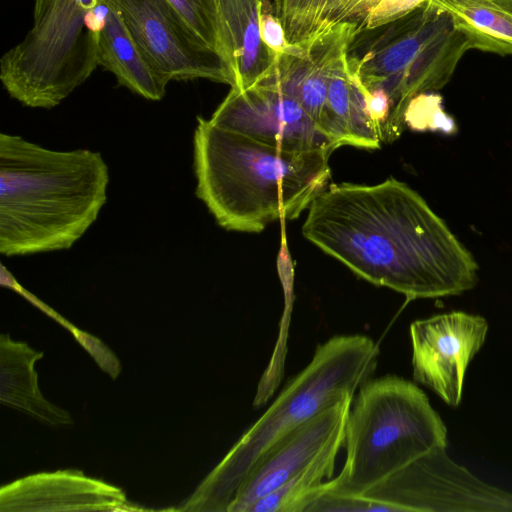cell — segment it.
<instances>
[{"mask_svg": "<svg viewBox=\"0 0 512 512\" xmlns=\"http://www.w3.org/2000/svg\"><path fill=\"white\" fill-rule=\"evenodd\" d=\"M488 322L479 315L453 311L416 320L410 325L415 382L457 407L467 367L482 348Z\"/></svg>", "mask_w": 512, "mask_h": 512, "instance_id": "obj_11", "label": "cell"}, {"mask_svg": "<svg viewBox=\"0 0 512 512\" xmlns=\"http://www.w3.org/2000/svg\"><path fill=\"white\" fill-rule=\"evenodd\" d=\"M450 16L469 49L512 55V13L493 0H427Z\"/></svg>", "mask_w": 512, "mask_h": 512, "instance_id": "obj_20", "label": "cell"}, {"mask_svg": "<svg viewBox=\"0 0 512 512\" xmlns=\"http://www.w3.org/2000/svg\"><path fill=\"white\" fill-rule=\"evenodd\" d=\"M339 450H333L316 460L291 480L258 499L249 512H304L313 493L330 480Z\"/></svg>", "mask_w": 512, "mask_h": 512, "instance_id": "obj_21", "label": "cell"}, {"mask_svg": "<svg viewBox=\"0 0 512 512\" xmlns=\"http://www.w3.org/2000/svg\"><path fill=\"white\" fill-rule=\"evenodd\" d=\"M405 125L416 131L454 135L458 128L455 120L441 106V98L434 92L414 97L405 112Z\"/></svg>", "mask_w": 512, "mask_h": 512, "instance_id": "obj_22", "label": "cell"}, {"mask_svg": "<svg viewBox=\"0 0 512 512\" xmlns=\"http://www.w3.org/2000/svg\"><path fill=\"white\" fill-rule=\"evenodd\" d=\"M99 0H54L24 38L0 59V80L25 106L51 109L98 65L87 24Z\"/></svg>", "mask_w": 512, "mask_h": 512, "instance_id": "obj_7", "label": "cell"}, {"mask_svg": "<svg viewBox=\"0 0 512 512\" xmlns=\"http://www.w3.org/2000/svg\"><path fill=\"white\" fill-rule=\"evenodd\" d=\"M347 419L344 465L315 492L357 496L420 456L447 446V428L427 395L398 376L369 379Z\"/></svg>", "mask_w": 512, "mask_h": 512, "instance_id": "obj_6", "label": "cell"}, {"mask_svg": "<svg viewBox=\"0 0 512 512\" xmlns=\"http://www.w3.org/2000/svg\"><path fill=\"white\" fill-rule=\"evenodd\" d=\"M331 154L280 149L198 117L196 195L222 228L259 233L309 208L328 186Z\"/></svg>", "mask_w": 512, "mask_h": 512, "instance_id": "obj_3", "label": "cell"}, {"mask_svg": "<svg viewBox=\"0 0 512 512\" xmlns=\"http://www.w3.org/2000/svg\"><path fill=\"white\" fill-rule=\"evenodd\" d=\"M467 50L450 16L428 1L392 21L356 30L346 54L349 71L363 89L381 90L391 102L383 142L402 134L411 100L442 89Z\"/></svg>", "mask_w": 512, "mask_h": 512, "instance_id": "obj_5", "label": "cell"}, {"mask_svg": "<svg viewBox=\"0 0 512 512\" xmlns=\"http://www.w3.org/2000/svg\"><path fill=\"white\" fill-rule=\"evenodd\" d=\"M76 341L88 352L99 368L116 379L121 373V363L114 352L99 338L78 329L76 326L70 331Z\"/></svg>", "mask_w": 512, "mask_h": 512, "instance_id": "obj_24", "label": "cell"}, {"mask_svg": "<svg viewBox=\"0 0 512 512\" xmlns=\"http://www.w3.org/2000/svg\"><path fill=\"white\" fill-rule=\"evenodd\" d=\"M382 0H270L290 45L311 41L332 27L350 23L362 28Z\"/></svg>", "mask_w": 512, "mask_h": 512, "instance_id": "obj_19", "label": "cell"}, {"mask_svg": "<svg viewBox=\"0 0 512 512\" xmlns=\"http://www.w3.org/2000/svg\"><path fill=\"white\" fill-rule=\"evenodd\" d=\"M209 120L284 150L333 152L338 148L301 105L269 77L247 89L231 88Z\"/></svg>", "mask_w": 512, "mask_h": 512, "instance_id": "obj_10", "label": "cell"}, {"mask_svg": "<svg viewBox=\"0 0 512 512\" xmlns=\"http://www.w3.org/2000/svg\"><path fill=\"white\" fill-rule=\"evenodd\" d=\"M121 511L129 507L124 491L75 469L39 472L0 489V512Z\"/></svg>", "mask_w": 512, "mask_h": 512, "instance_id": "obj_13", "label": "cell"}, {"mask_svg": "<svg viewBox=\"0 0 512 512\" xmlns=\"http://www.w3.org/2000/svg\"><path fill=\"white\" fill-rule=\"evenodd\" d=\"M44 353L27 342L0 336V402L19 410L52 427L74 424L71 414L51 402L41 393L35 363Z\"/></svg>", "mask_w": 512, "mask_h": 512, "instance_id": "obj_17", "label": "cell"}, {"mask_svg": "<svg viewBox=\"0 0 512 512\" xmlns=\"http://www.w3.org/2000/svg\"><path fill=\"white\" fill-rule=\"evenodd\" d=\"M356 30L353 24L341 23L307 43L290 45L278 56L273 72L267 76L294 98L317 126L330 78L346 55Z\"/></svg>", "mask_w": 512, "mask_h": 512, "instance_id": "obj_14", "label": "cell"}, {"mask_svg": "<svg viewBox=\"0 0 512 512\" xmlns=\"http://www.w3.org/2000/svg\"><path fill=\"white\" fill-rule=\"evenodd\" d=\"M261 35L265 44L276 54H284L290 47L280 20L272 12L269 1L263 2L261 13Z\"/></svg>", "mask_w": 512, "mask_h": 512, "instance_id": "obj_26", "label": "cell"}, {"mask_svg": "<svg viewBox=\"0 0 512 512\" xmlns=\"http://www.w3.org/2000/svg\"><path fill=\"white\" fill-rule=\"evenodd\" d=\"M142 53L168 83L208 79L233 87L226 60L207 45L168 0H113Z\"/></svg>", "mask_w": 512, "mask_h": 512, "instance_id": "obj_9", "label": "cell"}, {"mask_svg": "<svg viewBox=\"0 0 512 512\" xmlns=\"http://www.w3.org/2000/svg\"><path fill=\"white\" fill-rule=\"evenodd\" d=\"M512 13V0H493Z\"/></svg>", "mask_w": 512, "mask_h": 512, "instance_id": "obj_29", "label": "cell"}, {"mask_svg": "<svg viewBox=\"0 0 512 512\" xmlns=\"http://www.w3.org/2000/svg\"><path fill=\"white\" fill-rule=\"evenodd\" d=\"M53 1L54 0H35L33 21L39 19L46 12V10L52 4Z\"/></svg>", "mask_w": 512, "mask_h": 512, "instance_id": "obj_28", "label": "cell"}, {"mask_svg": "<svg viewBox=\"0 0 512 512\" xmlns=\"http://www.w3.org/2000/svg\"><path fill=\"white\" fill-rule=\"evenodd\" d=\"M354 397H347L312 416L274 444L254 464L227 512H249L260 498L307 469L326 453L344 447Z\"/></svg>", "mask_w": 512, "mask_h": 512, "instance_id": "obj_12", "label": "cell"}, {"mask_svg": "<svg viewBox=\"0 0 512 512\" xmlns=\"http://www.w3.org/2000/svg\"><path fill=\"white\" fill-rule=\"evenodd\" d=\"M318 127L338 148L351 145L378 149L383 142L381 129L368 111L364 91L349 71L346 55L330 78Z\"/></svg>", "mask_w": 512, "mask_h": 512, "instance_id": "obj_18", "label": "cell"}, {"mask_svg": "<svg viewBox=\"0 0 512 512\" xmlns=\"http://www.w3.org/2000/svg\"><path fill=\"white\" fill-rule=\"evenodd\" d=\"M168 1L180 13L189 27L207 45L216 50L224 58L218 29L217 0Z\"/></svg>", "mask_w": 512, "mask_h": 512, "instance_id": "obj_23", "label": "cell"}, {"mask_svg": "<svg viewBox=\"0 0 512 512\" xmlns=\"http://www.w3.org/2000/svg\"><path fill=\"white\" fill-rule=\"evenodd\" d=\"M439 446L357 496H334L333 512H511L512 492L483 481Z\"/></svg>", "mask_w": 512, "mask_h": 512, "instance_id": "obj_8", "label": "cell"}, {"mask_svg": "<svg viewBox=\"0 0 512 512\" xmlns=\"http://www.w3.org/2000/svg\"><path fill=\"white\" fill-rule=\"evenodd\" d=\"M427 0H382L368 15L362 28H373L399 18Z\"/></svg>", "mask_w": 512, "mask_h": 512, "instance_id": "obj_25", "label": "cell"}, {"mask_svg": "<svg viewBox=\"0 0 512 512\" xmlns=\"http://www.w3.org/2000/svg\"><path fill=\"white\" fill-rule=\"evenodd\" d=\"M264 0H217L222 54L233 71L231 88L247 89L270 75L276 55L263 41L261 13Z\"/></svg>", "mask_w": 512, "mask_h": 512, "instance_id": "obj_16", "label": "cell"}, {"mask_svg": "<svg viewBox=\"0 0 512 512\" xmlns=\"http://www.w3.org/2000/svg\"><path fill=\"white\" fill-rule=\"evenodd\" d=\"M87 26L96 38L98 65L111 72L119 85L147 100L164 97L168 82L146 59L113 0H99Z\"/></svg>", "mask_w": 512, "mask_h": 512, "instance_id": "obj_15", "label": "cell"}, {"mask_svg": "<svg viewBox=\"0 0 512 512\" xmlns=\"http://www.w3.org/2000/svg\"><path fill=\"white\" fill-rule=\"evenodd\" d=\"M378 345L365 335L334 336L317 346L308 365L231 447L177 511L227 512L254 464L274 444L370 379Z\"/></svg>", "mask_w": 512, "mask_h": 512, "instance_id": "obj_4", "label": "cell"}, {"mask_svg": "<svg viewBox=\"0 0 512 512\" xmlns=\"http://www.w3.org/2000/svg\"><path fill=\"white\" fill-rule=\"evenodd\" d=\"M109 169L99 152L56 151L0 134V253L66 250L97 220Z\"/></svg>", "mask_w": 512, "mask_h": 512, "instance_id": "obj_2", "label": "cell"}, {"mask_svg": "<svg viewBox=\"0 0 512 512\" xmlns=\"http://www.w3.org/2000/svg\"><path fill=\"white\" fill-rule=\"evenodd\" d=\"M302 234L407 301L459 295L478 280L472 254L418 192L395 178L328 185L310 204Z\"/></svg>", "mask_w": 512, "mask_h": 512, "instance_id": "obj_1", "label": "cell"}, {"mask_svg": "<svg viewBox=\"0 0 512 512\" xmlns=\"http://www.w3.org/2000/svg\"><path fill=\"white\" fill-rule=\"evenodd\" d=\"M2 285L8 286L10 288H13L15 291L19 292L23 297H25L27 300H29L34 306L39 308L42 312L47 314L49 317H51L53 320H55L57 323H59L61 326H63L66 330L69 332L73 329L74 325L67 321L65 318L60 316L56 311L51 309L49 306L41 302L39 299H37L32 294L28 293L26 290H24L22 287H20L17 282L11 277L9 273L5 274L2 272Z\"/></svg>", "mask_w": 512, "mask_h": 512, "instance_id": "obj_27", "label": "cell"}]
</instances>
